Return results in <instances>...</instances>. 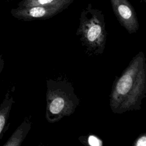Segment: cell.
Here are the masks:
<instances>
[{"instance_id":"cell-2","label":"cell","mask_w":146,"mask_h":146,"mask_svg":"<svg viewBox=\"0 0 146 146\" xmlns=\"http://www.w3.org/2000/svg\"><path fill=\"white\" fill-rule=\"evenodd\" d=\"M46 87V119L49 123L58 122L74 113L79 99L67 79H47Z\"/></svg>"},{"instance_id":"cell-1","label":"cell","mask_w":146,"mask_h":146,"mask_svg":"<svg viewBox=\"0 0 146 146\" xmlns=\"http://www.w3.org/2000/svg\"><path fill=\"white\" fill-rule=\"evenodd\" d=\"M145 97L146 58L140 51L113 81L110 95V107L115 114L139 111Z\"/></svg>"},{"instance_id":"cell-4","label":"cell","mask_w":146,"mask_h":146,"mask_svg":"<svg viewBox=\"0 0 146 146\" xmlns=\"http://www.w3.org/2000/svg\"><path fill=\"white\" fill-rule=\"evenodd\" d=\"M30 118L26 117L3 146H20L31 127Z\"/></svg>"},{"instance_id":"cell-3","label":"cell","mask_w":146,"mask_h":146,"mask_svg":"<svg viewBox=\"0 0 146 146\" xmlns=\"http://www.w3.org/2000/svg\"><path fill=\"white\" fill-rule=\"evenodd\" d=\"M82 46L89 56L101 55L104 51L107 33L104 24L98 19L84 21L77 31Z\"/></svg>"},{"instance_id":"cell-7","label":"cell","mask_w":146,"mask_h":146,"mask_svg":"<svg viewBox=\"0 0 146 146\" xmlns=\"http://www.w3.org/2000/svg\"><path fill=\"white\" fill-rule=\"evenodd\" d=\"M88 144L90 145H101V140L95 136H90L88 137Z\"/></svg>"},{"instance_id":"cell-6","label":"cell","mask_w":146,"mask_h":146,"mask_svg":"<svg viewBox=\"0 0 146 146\" xmlns=\"http://www.w3.org/2000/svg\"><path fill=\"white\" fill-rule=\"evenodd\" d=\"M146 145V133L141 134L134 141V146H145Z\"/></svg>"},{"instance_id":"cell-8","label":"cell","mask_w":146,"mask_h":146,"mask_svg":"<svg viewBox=\"0 0 146 146\" xmlns=\"http://www.w3.org/2000/svg\"><path fill=\"white\" fill-rule=\"evenodd\" d=\"M4 64H5V62H4V59L3 58V56L2 54L0 55V74L2 72L3 67H4Z\"/></svg>"},{"instance_id":"cell-5","label":"cell","mask_w":146,"mask_h":146,"mask_svg":"<svg viewBox=\"0 0 146 146\" xmlns=\"http://www.w3.org/2000/svg\"><path fill=\"white\" fill-rule=\"evenodd\" d=\"M13 96L8 91L0 105V142L3 136V133L7 130V122L9 117L11 107L14 103Z\"/></svg>"},{"instance_id":"cell-9","label":"cell","mask_w":146,"mask_h":146,"mask_svg":"<svg viewBox=\"0 0 146 146\" xmlns=\"http://www.w3.org/2000/svg\"><path fill=\"white\" fill-rule=\"evenodd\" d=\"M53 0H38L37 2L38 3L41 4V5H44V4H47L51 2Z\"/></svg>"}]
</instances>
